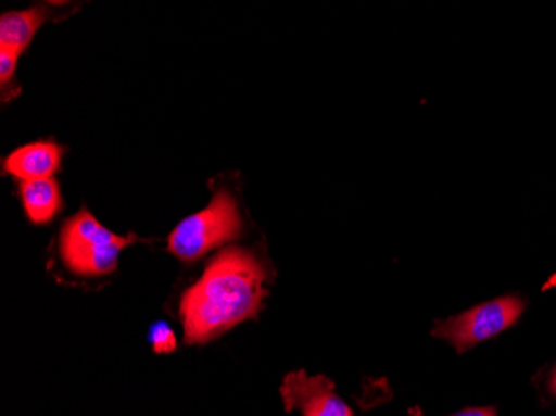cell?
<instances>
[{"instance_id": "10", "label": "cell", "mask_w": 556, "mask_h": 416, "mask_svg": "<svg viewBox=\"0 0 556 416\" xmlns=\"http://www.w3.org/2000/svg\"><path fill=\"white\" fill-rule=\"evenodd\" d=\"M149 342L155 353H172L177 349L174 330L165 322H157L150 327Z\"/></svg>"}, {"instance_id": "1", "label": "cell", "mask_w": 556, "mask_h": 416, "mask_svg": "<svg viewBox=\"0 0 556 416\" xmlns=\"http://www.w3.org/2000/svg\"><path fill=\"white\" fill-rule=\"evenodd\" d=\"M265 268L249 250H222L180 299V320L189 345L217 340L257 317L265 299Z\"/></svg>"}, {"instance_id": "5", "label": "cell", "mask_w": 556, "mask_h": 416, "mask_svg": "<svg viewBox=\"0 0 556 416\" xmlns=\"http://www.w3.org/2000/svg\"><path fill=\"white\" fill-rule=\"evenodd\" d=\"M283 405L287 412L300 409L303 416H353L352 408L337 395L330 378L311 377L305 371H293L283 380Z\"/></svg>"}, {"instance_id": "11", "label": "cell", "mask_w": 556, "mask_h": 416, "mask_svg": "<svg viewBox=\"0 0 556 416\" xmlns=\"http://www.w3.org/2000/svg\"><path fill=\"white\" fill-rule=\"evenodd\" d=\"M453 416H496L493 408H468Z\"/></svg>"}, {"instance_id": "6", "label": "cell", "mask_w": 556, "mask_h": 416, "mask_svg": "<svg viewBox=\"0 0 556 416\" xmlns=\"http://www.w3.org/2000/svg\"><path fill=\"white\" fill-rule=\"evenodd\" d=\"M64 149L50 140L27 143L9 153L4 161L5 174L21 181L54 177L61 168Z\"/></svg>"}, {"instance_id": "7", "label": "cell", "mask_w": 556, "mask_h": 416, "mask_svg": "<svg viewBox=\"0 0 556 416\" xmlns=\"http://www.w3.org/2000/svg\"><path fill=\"white\" fill-rule=\"evenodd\" d=\"M25 215L33 224H49L64 206L61 187L54 177L21 181L18 187Z\"/></svg>"}, {"instance_id": "3", "label": "cell", "mask_w": 556, "mask_h": 416, "mask_svg": "<svg viewBox=\"0 0 556 416\" xmlns=\"http://www.w3.org/2000/svg\"><path fill=\"white\" fill-rule=\"evenodd\" d=\"M239 205L229 190H217L204 211L184 218L168 237V250L184 264L242 236Z\"/></svg>"}, {"instance_id": "13", "label": "cell", "mask_w": 556, "mask_h": 416, "mask_svg": "<svg viewBox=\"0 0 556 416\" xmlns=\"http://www.w3.org/2000/svg\"><path fill=\"white\" fill-rule=\"evenodd\" d=\"M410 416H420V412H418V409H414Z\"/></svg>"}, {"instance_id": "2", "label": "cell", "mask_w": 556, "mask_h": 416, "mask_svg": "<svg viewBox=\"0 0 556 416\" xmlns=\"http://www.w3.org/2000/svg\"><path fill=\"white\" fill-rule=\"evenodd\" d=\"M136 240L134 236H117L84 209L62 225L59 252L72 274L104 277L117 268L122 250Z\"/></svg>"}, {"instance_id": "4", "label": "cell", "mask_w": 556, "mask_h": 416, "mask_svg": "<svg viewBox=\"0 0 556 416\" xmlns=\"http://www.w3.org/2000/svg\"><path fill=\"white\" fill-rule=\"evenodd\" d=\"M523 306L518 297H502L475 306L458 317L440 322L433 328V335L452 343L458 353H464L510 328L520 318Z\"/></svg>"}, {"instance_id": "12", "label": "cell", "mask_w": 556, "mask_h": 416, "mask_svg": "<svg viewBox=\"0 0 556 416\" xmlns=\"http://www.w3.org/2000/svg\"><path fill=\"white\" fill-rule=\"evenodd\" d=\"M552 392L555 393V395H556V371H555V375H553V378H552Z\"/></svg>"}, {"instance_id": "9", "label": "cell", "mask_w": 556, "mask_h": 416, "mask_svg": "<svg viewBox=\"0 0 556 416\" xmlns=\"http://www.w3.org/2000/svg\"><path fill=\"white\" fill-rule=\"evenodd\" d=\"M21 55L14 54L11 50L0 49V86H2V96L4 100L12 99L18 92L15 84V68Z\"/></svg>"}, {"instance_id": "8", "label": "cell", "mask_w": 556, "mask_h": 416, "mask_svg": "<svg viewBox=\"0 0 556 416\" xmlns=\"http://www.w3.org/2000/svg\"><path fill=\"white\" fill-rule=\"evenodd\" d=\"M47 18L49 12L46 8L5 12L0 18V49H8L21 55L30 46L37 30Z\"/></svg>"}]
</instances>
